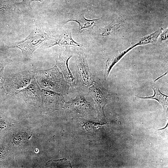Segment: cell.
Here are the masks:
<instances>
[{
    "label": "cell",
    "instance_id": "cell-2",
    "mask_svg": "<svg viewBox=\"0 0 168 168\" xmlns=\"http://www.w3.org/2000/svg\"><path fill=\"white\" fill-rule=\"evenodd\" d=\"M52 37L51 33H46L38 29L33 30L24 40L16 43L13 47L20 49L23 58L26 59L44 41Z\"/></svg>",
    "mask_w": 168,
    "mask_h": 168
},
{
    "label": "cell",
    "instance_id": "cell-9",
    "mask_svg": "<svg viewBox=\"0 0 168 168\" xmlns=\"http://www.w3.org/2000/svg\"><path fill=\"white\" fill-rule=\"evenodd\" d=\"M137 46L136 44L129 47L126 50L113 56L108 59L106 62L104 73V79L105 81L113 68L121 58L129 51Z\"/></svg>",
    "mask_w": 168,
    "mask_h": 168
},
{
    "label": "cell",
    "instance_id": "cell-11",
    "mask_svg": "<svg viewBox=\"0 0 168 168\" xmlns=\"http://www.w3.org/2000/svg\"><path fill=\"white\" fill-rule=\"evenodd\" d=\"M154 94L152 96H148L145 97L138 96L141 99H152L157 100L163 107L164 110H166L168 108V96L162 93L159 88L156 85L152 87Z\"/></svg>",
    "mask_w": 168,
    "mask_h": 168
},
{
    "label": "cell",
    "instance_id": "cell-19",
    "mask_svg": "<svg viewBox=\"0 0 168 168\" xmlns=\"http://www.w3.org/2000/svg\"><path fill=\"white\" fill-rule=\"evenodd\" d=\"M41 1V0H23V1L26 3L28 5L30 6L31 2L32 1Z\"/></svg>",
    "mask_w": 168,
    "mask_h": 168
},
{
    "label": "cell",
    "instance_id": "cell-3",
    "mask_svg": "<svg viewBox=\"0 0 168 168\" xmlns=\"http://www.w3.org/2000/svg\"><path fill=\"white\" fill-rule=\"evenodd\" d=\"M89 91L94 99L98 117L104 120L106 118L104 113L105 105L112 100L118 98L111 93L99 81H94L89 88Z\"/></svg>",
    "mask_w": 168,
    "mask_h": 168
},
{
    "label": "cell",
    "instance_id": "cell-5",
    "mask_svg": "<svg viewBox=\"0 0 168 168\" xmlns=\"http://www.w3.org/2000/svg\"><path fill=\"white\" fill-rule=\"evenodd\" d=\"M35 72L25 70L11 75L5 82L7 92L14 94L28 86L35 77Z\"/></svg>",
    "mask_w": 168,
    "mask_h": 168
},
{
    "label": "cell",
    "instance_id": "cell-21",
    "mask_svg": "<svg viewBox=\"0 0 168 168\" xmlns=\"http://www.w3.org/2000/svg\"><path fill=\"white\" fill-rule=\"evenodd\" d=\"M2 8V5H1V4H0V10Z\"/></svg>",
    "mask_w": 168,
    "mask_h": 168
},
{
    "label": "cell",
    "instance_id": "cell-17",
    "mask_svg": "<svg viewBox=\"0 0 168 168\" xmlns=\"http://www.w3.org/2000/svg\"><path fill=\"white\" fill-rule=\"evenodd\" d=\"M6 64L3 63H0V90L3 88L4 82L3 77V72Z\"/></svg>",
    "mask_w": 168,
    "mask_h": 168
},
{
    "label": "cell",
    "instance_id": "cell-1",
    "mask_svg": "<svg viewBox=\"0 0 168 168\" xmlns=\"http://www.w3.org/2000/svg\"><path fill=\"white\" fill-rule=\"evenodd\" d=\"M35 77L39 86L43 89L62 95L69 92L70 86L56 65L49 69L35 71Z\"/></svg>",
    "mask_w": 168,
    "mask_h": 168
},
{
    "label": "cell",
    "instance_id": "cell-16",
    "mask_svg": "<svg viewBox=\"0 0 168 168\" xmlns=\"http://www.w3.org/2000/svg\"><path fill=\"white\" fill-rule=\"evenodd\" d=\"M27 135L23 133H19L13 137L14 142L17 144L24 143L27 139Z\"/></svg>",
    "mask_w": 168,
    "mask_h": 168
},
{
    "label": "cell",
    "instance_id": "cell-6",
    "mask_svg": "<svg viewBox=\"0 0 168 168\" xmlns=\"http://www.w3.org/2000/svg\"><path fill=\"white\" fill-rule=\"evenodd\" d=\"M64 106L72 112L83 116L91 115L94 111L93 108L83 95H78L66 102Z\"/></svg>",
    "mask_w": 168,
    "mask_h": 168
},
{
    "label": "cell",
    "instance_id": "cell-12",
    "mask_svg": "<svg viewBox=\"0 0 168 168\" xmlns=\"http://www.w3.org/2000/svg\"><path fill=\"white\" fill-rule=\"evenodd\" d=\"M99 18L93 20H88L86 19L84 16V14L79 15L78 16L75 18L69 20L68 21H74L77 22L79 25V30L82 32L84 29L92 27L95 26L96 22Z\"/></svg>",
    "mask_w": 168,
    "mask_h": 168
},
{
    "label": "cell",
    "instance_id": "cell-18",
    "mask_svg": "<svg viewBox=\"0 0 168 168\" xmlns=\"http://www.w3.org/2000/svg\"><path fill=\"white\" fill-rule=\"evenodd\" d=\"M168 29H166L163 32H161L160 35V41H163L166 40L168 38Z\"/></svg>",
    "mask_w": 168,
    "mask_h": 168
},
{
    "label": "cell",
    "instance_id": "cell-4",
    "mask_svg": "<svg viewBox=\"0 0 168 168\" xmlns=\"http://www.w3.org/2000/svg\"><path fill=\"white\" fill-rule=\"evenodd\" d=\"M76 86L85 89L89 88L94 80L89 68L86 54L83 52L78 54L77 62Z\"/></svg>",
    "mask_w": 168,
    "mask_h": 168
},
{
    "label": "cell",
    "instance_id": "cell-10",
    "mask_svg": "<svg viewBox=\"0 0 168 168\" xmlns=\"http://www.w3.org/2000/svg\"><path fill=\"white\" fill-rule=\"evenodd\" d=\"M58 44L61 46H72L82 47L83 46L74 41L72 39L70 31L67 30L63 32L59 38L52 44L51 46Z\"/></svg>",
    "mask_w": 168,
    "mask_h": 168
},
{
    "label": "cell",
    "instance_id": "cell-7",
    "mask_svg": "<svg viewBox=\"0 0 168 168\" xmlns=\"http://www.w3.org/2000/svg\"><path fill=\"white\" fill-rule=\"evenodd\" d=\"M72 55L66 54L62 49H60L55 59L56 65L62 73L67 82L72 88L76 86V80L70 70L68 61Z\"/></svg>",
    "mask_w": 168,
    "mask_h": 168
},
{
    "label": "cell",
    "instance_id": "cell-13",
    "mask_svg": "<svg viewBox=\"0 0 168 168\" xmlns=\"http://www.w3.org/2000/svg\"><path fill=\"white\" fill-rule=\"evenodd\" d=\"M162 29H159L155 32L141 38L136 43L138 45L152 43L155 42L162 32Z\"/></svg>",
    "mask_w": 168,
    "mask_h": 168
},
{
    "label": "cell",
    "instance_id": "cell-15",
    "mask_svg": "<svg viewBox=\"0 0 168 168\" xmlns=\"http://www.w3.org/2000/svg\"><path fill=\"white\" fill-rule=\"evenodd\" d=\"M103 124L92 121H87L84 123L83 127L87 131L91 132L96 128L100 127Z\"/></svg>",
    "mask_w": 168,
    "mask_h": 168
},
{
    "label": "cell",
    "instance_id": "cell-20",
    "mask_svg": "<svg viewBox=\"0 0 168 168\" xmlns=\"http://www.w3.org/2000/svg\"><path fill=\"white\" fill-rule=\"evenodd\" d=\"M4 154V152L3 150L0 149V158L3 156V154Z\"/></svg>",
    "mask_w": 168,
    "mask_h": 168
},
{
    "label": "cell",
    "instance_id": "cell-8",
    "mask_svg": "<svg viewBox=\"0 0 168 168\" xmlns=\"http://www.w3.org/2000/svg\"><path fill=\"white\" fill-rule=\"evenodd\" d=\"M41 96L43 103L49 109L56 108V106L64 101L62 95L48 90L42 89Z\"/></svg>",
    "mask_w": 168,
    "mask_h": 168
},
{
    "label": "cell",
    "instance_id": "cell-14",
    "mask_svg": "<svg viewBox=\"0 0 168 168\" xmlns=\"http://www.w3.org/2000/svg\"><path fill=\"white\" fill-rule=\"evenodd\" d=\"M120 27L119 23H111L105 28L103 30L101 35L104 36H109L116 31Z\"/></svg>",
    "mask_w": 168,
    "mask_h": 168
}]
</instances>
